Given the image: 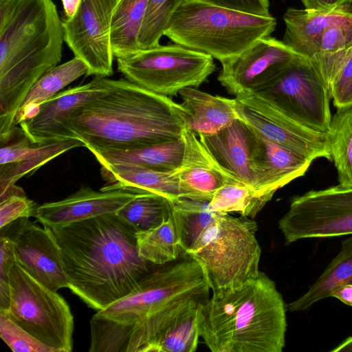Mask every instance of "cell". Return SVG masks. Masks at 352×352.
<instances>
[{"label":"cell","mask_w":352,"mask_h":352,"mask_svg":"<svg viewBox=\"0 0 352 352\" xmlns=\"http://www.w3.org/2000/svg\"><path fill=\"white\" fill-rule=\"evenodd\" d=\"M210 287L188 256L149 272L124 297L90 320L89 352H156L172 321L190 305L206 302Z\"/></svg>","instance_id":"6da1fadb"},{"label":"cell","mask_w":352,"mask_h":352,"mask_svg":"<svg viewBox=\"0 0 352 352\" xmlns=\"http://www.w3.org/2000/svg\"><path fill=\"white\" fill-rule=\"evenodd\" d=\"M70 290L99 311L133 291L149 272L136 230L116 213L51 228Z\"/></svg>","instance_id":"7a4b0ae2"},{"label":"cell","mask_w":352,"mask_h":352,"mask_svg":"<svg viewBox=\"0 0 352 352\" xmlns=\"http://www.w3.org/2000/svg\"><path fill=\"white\" fill-rule=\"evenodd\" d=\"M184 109L169 97L128 80L109 78V89L65 121L91 153L136 149L182 138Z\"/></svg>","instance_id":"3957f363"},{"label":"cell","mask_w":352,"mask_h":352,"mask_svg":"<svg viewBox=\"0 0 352 352\" xmlns=\"http://www.w3.org/2000/svg\"><path fill=\"white\" fill-rule=\"evenodd\" d=\"M63 41L52 0H0V140L33 85L60 61Z\"/></svg>","instance_id":"277c9868"},{"label":"cell","mask_w":352,"mask_h":352,"mask_svg":"<svg viewBox=\"0 0 352 352\" xmlns=\"http://www.w3.org/2000/svg\"><path fill=\"white\" fill-rule=\"evenodd\" d=\"M287 310L275 283L260 272L239 287L212 292L199 314V334L212 352H281Z\"/></svg>","instance_id":"5b68a950"},{"label":"cell","mask_w":352,"mask_h":352,"mask_svg":"<svg viewBox=\"0 0 352 352\" xmlns=\"http://www.w3.org/2000/svg\"><path fill=\"white\" fill-rule=\"evenodd\" d=\"M276 26V19L272 15H254L185 0L173 14L164 35L221 63L270 36Z\"/></svg>","instance_id":"8992f818"},{"label":"cell","mask_w":352,"mask_h":352,"mask_svg":"<svg viewBox=\"0 0 352 352\" xmlns=\"http://www.w3.org/2000/svg\"><path fill=\"white\" fill-rule=\"evenodd\" d=\"M250 218L216 212L214 220L185 253L201 267L212 292L235 289L256 277L261 250Z\"/></svg>","instance_id":"52a82bcc"},{"label":"cell","mask_w":352,"mask_h":352,"mask_svg":"<svg viewBox=\"0 0 352 352\" xmlns=\"http://www.w3.org/2000/svg\"><path fill=\"white\" fill-rule=\"evenodd\" d=\"M8 316L54 352L73 349L74 316L65 299L31 276L16 261L9 274Z\"/></svg>","instance_id":"ba28073f"},{"label":"cell","mask_w":352,"mask_h":352,"mask_svg":"<svg viewBox=\"0 0 352 352\" xmlns=\"http://www.w3.org/2000/svg\"><path fill=\"white\" fill-rule=\"evenodd\" d=\"M117 64L126 80L167 97L197 88L215 70L212 56L176 43L140 50L117 58Z\"/></svg>","instance_id":"9c48e42d"},{"label":"cell","mask_w":352,"mask_h":352,"mask_svg":"<svg viewBox=\"0 0 352 352\" xmlns=\"http://www.w3.org/2000/svg\"><path fill=\"white\" fill-rule=\"evenodd\" d=\"M254 94L302 126L323 133L329 129L332 118L329 91L304 57L294 59L269 84Z\"/></svg>","instance_id":"30bf717a"},{"label":"cell","mask_w":352,"mask_h":352,"mask_svg":"<svg viewBox=\"0 0 352 352\" xmlns=\"http://www.w3.org/2000/svg\"><path fill=\"white\" fill-rule=\"evenodd\" d=\"M278 228L287 244L352 234V188L338 184L293 197Z\"/></svg>","instance_id":"8fae6325"},{"label":"cell","mask_w":352,"mask_h":352,"mask_svg":"<svg viewBox=\"0 0 352 352\" xmlns=\"http://www.w3.org/2000/svg\"><path fill=\"white\" fill-rule=\"evenodd\" d=\"M234 99L239 119L263 138L312 162L332 161L327 133L301 125L257 94L243 93Z\"/></svg>","instance_id":"7c38bea8"},{"label":"cell","mask_w":352,"mask_h":352,"mask_svg":"<svg viewBox=\"0 0 352 352\" xmlns=\"http://www.w3.org/2000/svg\"><path fill=\"white\" fill-rule=\"evenodd\" d=\"M118 1L82 0L75 14L63 21L64 41L87 65V76L113 74L111 24Z\"/></svg>","instance_id":"4fadbf2b"},{"label":"cell","mask_w":352,"mask_h":352,"mask_svg":"<svg viewBox=\"0 0 352 352\" xmlns=\"http://www.w3.org/2000/svg\"><path fill=\"white\" fill-rule=\"evenodd\" d=\"M298 56L283 41L264 36L239 55L221 63L218 80L231 94H254Z\"/></svg>","instance_id":"5bb4252c"},{"label":"cell","mask_w":352,"mask_h":352,"mask_svg":"<svg viewBox=\"0 0 352 352\" xmlns=\"http://www.w3.org/2000/svg\"><path fill=\"white\" fill-rule=\"evenodd\" d=\"M9 236L13 241L16 261L37 281L57 292L69 287L61 252L51 228H41L28 218L15 221Z\"/></svg>","instance_id":"9a60e30c"},{"label":"cell","mask_w":352,"mask_h":352,"mask_svg":"<svg viewBox=\"0 0 352 352\" xmlns=\"http://www.w3.org/2000/svg\"><path fill=\"white\" fill-rule=\"evenodd\" d=\"M109 89L107 77L95 76L89 82L62 91L43 102L38 113L19 124L33 143L74 139L65 122L79 107Z\"/></svg>","instance_id":"2e32d148"},{"label":"cell","mask_w":352,"mask_h":352,"mask_svg":"<svg viewBox=\"0 0 352 352\" xmlns=\"http://www.w3.org/2000/svg\"><path fill=\"white\" fill-rule=\"evenodd\" d=\"M252 131V189L267 204L278 189L303 176L313 162Z\"/></svg>","instance_id":"e0dca14e"},{"label":"cell","mask_w":352,"mask_h":352,"mask_svg":"<svg viewBox=\"0 0 352 352\" xmlns=\"http://www.w3.org/2000/svg\"><path fill=\"white\" fill-rule=\"evenodd\" d=\"M0 201L23 177L32 175L66 151L85 146L81 141L75 139L33 143L16 126L6 140L0 142Z\"/></svg>","instance_id":"ac0fdd59"},{"label":"cell","mask_w":352,"mask_h":352,"mask_svg":"<svg viewBox=\"0 0 352 352\" xmlns=\"http://www.w3.org/2000/svg\"><path fill=\"white\" fill-rule=\"evenodd\" d=\"M142 192L128 190L96 191L87 186L58 201L37 207L35 218L44 227L54 228L116 213Z\"/></svg>","instance_id":"d6986e66"},{"label":"cell","mask_w":352,"mask_h":352,"mask_svg":"<svg viewBox=\"0 0 352 352\" xmlns=\"http://www.w3.org/2000/svg\"><path fill=\"white\" fill-rule=\"evenodd\" d=\"M183 138V158L172 174L191 198L211 200L214 192L223 186L241 183L217 164L196 133L184 129Z\"/></svg>","instance_id":"ffe728a7"},{"label":"cell","mask_w":352,"mask_h":352,"mask_svg":"<svg viewBox=\"0 0 352 352\" xmlns=\"http://www.w3.org/2000/svg\"><path fill=\"white\" fill-rule=\"evenodd\" d=\"M197 136L210 156L225 172L252 188V131L250 127L237 119L214 134Z\"/></svg>","instance_id":"44dd1931"},{"label":"cell","mask_w":352,"mask_h":352,"mask_svg":"<svg viewBox=\"0 0 352 352\" xmlns=\"http://www.w3.org/2000/svg\"><path fill=\"white\" fill-rule=\"evenodd\" d=\"M184 109V127L197 135L214 134L239 119L234 99L213 96L197 89L187 87L179 93Z\"/></svg>","instance_id":"7402d4cb"},{"label":"cell","mask_w":352,"mask_h":352,"mask_svg":"<svg viewBox=\"0 0 352 352\" xmlns=\"http://www.w3.org/2000/svg\"><path fill=\"white\" fill-rule=\"evenodd\" d=\"M351 16V7L334 10L288 8L283 15L285 31L283 41L308 59L313 44L324 31Z\"/></svg>","instance_id":"603a6c76"},{"label":"cell","mask_w":352,"mask_h":352,"mask_svg":"<svg viewBox=\"0 0 352 352\" xmlns=\"http://www.w3.org/2000/svg\"><path fill=\"white\" fill-rule=\"evenodd\" d=\"M101 176L106 184L100 190H128L149 192L169 199L185 197L191 198L184 190L172 171H158L138 166H101Z\"/></svg>","instance_id":"cb8c5ba5"},{"label":"cell","mask_w":352,"mask_h":352,"mask_svg":"<svg viewBox=\"0 0 352 352\" xmlns=\"http://www.w3.org/2000/svg\"><path fill=\"white\" fill-rule=\"evenodd\" d=\"M184 151L182 138L136 149L92 153L101 166H138L173 171L180 165Z\"/></svg>","instance_id":"d4e9b609"},{"label":"cell","mask_w":352,"mask_h":352,"mask_svg":"<svg viewBox=\"0 0 352 352\" xmlns=\"http://www.w3.org/2000/svg\"><path fill=\"white\" fill-rule=\"evenodd\" d=\"M349 284L352 285V236L342 241L337 256L302 296L287 305V309L289 311L308 309L316 302L331 297L338 287Z\"/></svg>","instance_id":"484cf974"},{"label":"cell","mask_w":352,"mask_h":352,"mask_svg":"<svg viewBox=\"0 0 352 352\" xmlns=\"http://www.w3.org/2000/svg\"><path fill=\"white\" fill-rule=\"evenodd\" d=\"M148 0H118L111 24V43L113 56H127L140 50L138 35Z\"/></svg>","instance_id":"4316f807"},{"label":"cell","mask_w":352,"mask_h":352,"mask_svg":"<svg viewBox=\"0 0 352 352\" xmlns=\"http://www.w3.org/2000/svg\"><path fill=\"white\" fill-rule=\"evenodd\" d=\"M210 199L181 197L170 199V217L175 223L180 247L189 251L204 231L214 220Z\"/></svg>","instance_id":"83f0119b"},{"label":"cell","mask_w":352,"mask_h":352,"mask_svg":"<svg viewBox=\"0 0 352 352\" xmlns=\"http://www.w3.org/2000/svg\"><path fill=\"white\" fill-rule=\"evenodd\" d=\"M327 135L339 185L352 188V106L337 109Z\"/></svg>","instance_id":"f1b7e54d"},{"label":"cell","mask_w":352,"mask_h":352,"mask_svg":"<svg viewBox=\"0 0 352 352\" xmlns=\"http://www.w3.org/2000/svg\"><path fill=\"white\" fill-rule=\"evenodd\" d=\"M170 212V199L159 194L142 192L116 213L137 232H142L160 226L169 219Z\"/></svg>","instance_id":"f546056e"},{"label":"cell","mask_w":352,"mask_h":352,"mask_svg":"<svg viewBox=\"0 0 352 352\" xmlns=\"http://www.w3.org/2000/svg\"><path fill=\"white\" fill-rule=\"evenodd\" d=\"M136 236L140 256L155 265L174 261L182 251L171 217L156 228L137 232Z\"/></svg>","instance_id":"4dcf8cb0"},{"label":"cell","mask_w":352,"mask_h":352,"mask_svg":"<svg viewBox=\"0 0 352 352\" xmlns=\"http://www.w3.org/2000/svg\"><path fill=\"white\" fill-rule=\"evenodd\" d=\"M88 72L87 65L76 56L52 67L33 85L20 109L30 105L41 106L69 84L85 74L87 75Z\"/></svg>","instance_id":"1f68e13d"},{"label":"cell","mask_w":352,"mask_h":352,"mask_svg":"<svg viewBox=\"0 0 352 352\" xmlns=\"http://www.w3.org/2000/svg\"><path fill=\"white\" fill-rule=\"evenodd\" d=\"M206 302L192 303L172 321L162 334L156 352H194L197 350L200 337L199 314Z\"/></svg>","instance_id":"d6a6232c"},{"label":"cell","mask_w":352,"mask_h":352,"mask_svg":"<svg viewBox=\"0 0 352 352\" xmlns=\"http://www.w3.org/2000/svg\"><path fill=\"white\" fill-rule=\"evenodd\" d=\"M254 190L242 183L227 184L217 190L210 201L216 212H238L253 219L265 206Z\"/></svg>","instance_id":"836d02e7"},{"label":"cell","mask_w":352,"mask_h":352,"mask_svg":"<svg viewBox=\"0 0 352 352\" xmlns=\"http://www.w3.org/2000/svg\"><path fill=\"white\" fill-rule=\"evenodd\" d=\"M185 0H148L138 35L140 50L160 45V40L176 10Z\"/></svg>","instance_id":"e575fe53"},{"label":"cell","mask_w":352,"mask_h":352,"mask_svg":"<svg viewBox=\"0 0 352 352\" xmlns=\"http://www.w3.org/2000/svg\"><path fill=\"white\" fill-rule=\"evenodd\" d=\"M0 336L14 352H54L16 324L0 310Z\"/></svg>","instance_id":"d590c367"},{"label":"cell","mask_w":352,"mask_h":352,"mask_svg":"<svg viewBox=\"0 0 352 352\" xmlns=\"http://www.w3.org/2000/svg\"><path fill=\"white\" fill-rule=\"evenodd\" d=\"M351 45L352 16L325 30L313 44L308 60L316 54L335 52Z\"/></svg>","instance_id":"8d00e7d4"},{"label":"cell","mask_w":352,"mask_h":352,"mask_svg":"<svg viewBox=\"0 0 352 352\" xmlns=\"http://www.w3.org/2000/svg\"><path fill=\"white\" fill-rule=\"evenodd\" d=\"M329 93L337 109L352 106V46L329 86Z\"/></svg>","instance_id":"74e56055"},{"label":"cell","mask_w":352,"mask_h":352,"mask_svg":"<svg viewBox=\"0 0 352 352\" xmlns=\"http://www.w3.org/2000/svg\"><path fill=\"white\" fill-rule=\"evenodd\" d=\"M36 205L23 195H11L0 201V228L22 219L35 215Z\"/></svg>","instance_id":"f35d334b"},{"label":"cell","mask_w":352,"mask_h":352,"mask_svg":"<svg viewBox=\"0 0 352 352\" xmlns=\"http://www.w3.org/2000/svg\"><path fill=\"white\" fill-rule=\"evenodd\" d=\"M258 16H270L268 0H192Z\"/></svg>","instance_id":"ab89813d"},{"label":"cell","mask_w":352,"mask_h":352,"mask_svg":"<svg viewBox=\"0 0 352 352\" xmlns=\"http://www.w3.org/2000/svg\"><path fill=\"white\" fill-rule=\"evenodd\" d=\"M16 261L14 243L8 235L0 236V280L9 281L10 269Z\"/></svg>","instance_id":"60d3db41"},{"label":"cell","mask_w":352,"mask_h":352,"mask_svg":"<svg viewBox=\"0 0 352 352\" xmlns=\"http://www.w3.org/2000/svg\"><path fill=\"white\" fill-rule=\"evenodd\" d=\"M305 8L317 10H334L350 8L352 0H301Z\"/></svg>","instance_id":"b9f144b4"},{"label":"cell","mask_w":352,"mask_h":352,"mask_svg":"<svg viewBox=\"0 0 352 352\" xmlns=\"http://www.w3.org/2000/svg\"><path fill=\"white\" fill-rule=\"evenodd\" d=\"M343 303L352 306V285H344L336 289L331 295Z\"/></svg>","instance_id":"7bdbcfd3"},{"label":"cell","mask_w":352,"mask_h":352,"mask_svg":"<svg viewBox=\"0 0 352 352\" xmlns=\"http://www.w3.org/2000/svg\"><path fill=\"white\" fill-rule=\"evenodd\" d=\"M82 0H62L64 12L67 18L72 17L76 12Z\"/></svg>","instance_id":"ee69618b"},{"label":"cell","mask_w":352,"mask_h":352,"mask_svg":"<svg viewBox=\"0 0 352 352\" xmlns=\"http://www.w3.org/2000/svg\"><path fill=\"white\" fill-rule=\"evenodd\" d=\"M332 352L338 351H352V336L346 338L343 342L338 344L333 349L331 350Z\"/></svg>","instance_id":"f6af8a7d"}]
</instances>
